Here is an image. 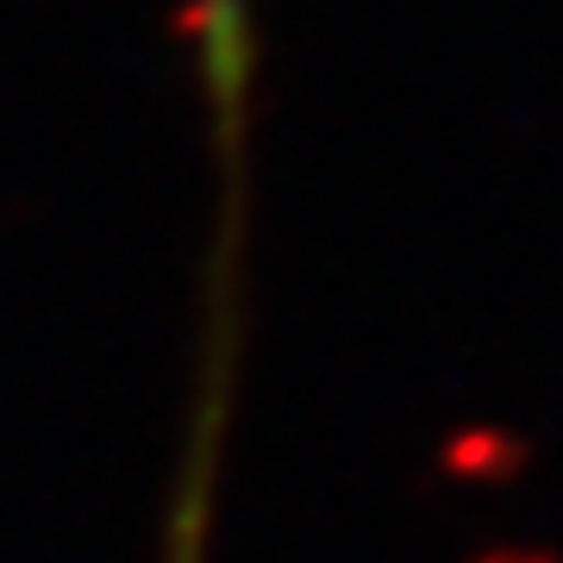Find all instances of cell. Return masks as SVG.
Masks as SVG:
<instances>
[{
    "mask_svg": "<svg viewBox=\"0 0 563 563\" xmlns=\"http://www.w3.org/2000/svg\"><path fill=\"white\" fill-rule=\"evenodd\" d=\"M201 376H195V413L181 444V476L169 495V532L163 563H207L213 558V501H220V457H225V407H232V363H239V257H213L207 276V325H201Z\"/></svg>",
    "mask_w": 563,
    "mask_h": 563,
    "instance_id": "1",
    "label": "cell"
}]
</instances>
